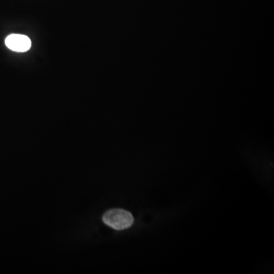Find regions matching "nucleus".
Returning a JSON list of instances; mask_svg holds the SVG:
<instances>
[{"label":"nucleus","instance_id":"obj_2","mask_svg":"<svg viewBox=\"0 0 274 274\" xmlns=\"http://www.w3.org/2000/svg\"><path fill=\"white\" fill-rule=\"evenodd\" d=\"M5 44L9 50L18 53H24L32 47V41L29 37L17 34L9 35L5 40Z\"/></svg>","mask_w":274,"mask_h":274},{"label":"nucleus","instance_id":"obj_1","mask_svg":"<svg viewBox=\"0 0 274 274\" xmlns=\"http://www.w3.org/2000/svg\"><path fill=\"white\" fill-rule=\"evenodd\" d=\"M104 224L115 230L128 229L133 224L134 218L128 211L121 209H111L103 215Z\"/></svg>","mask_w":274,"mask_h":274}]
</instances>
